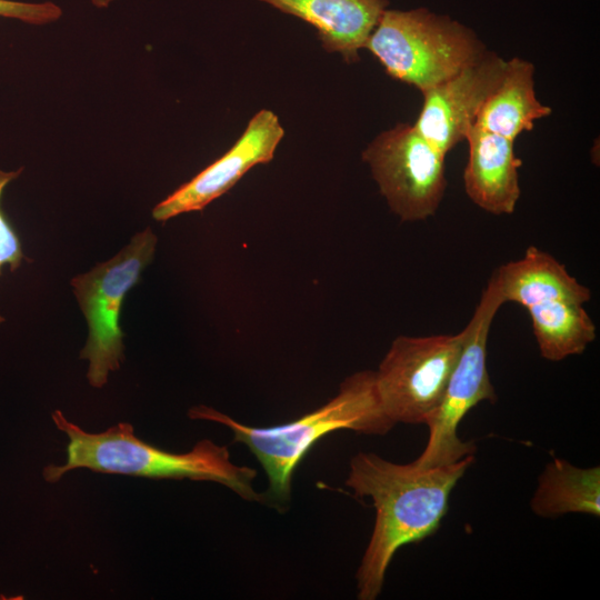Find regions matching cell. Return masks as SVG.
<instances>
[{
	"label": "cell",
	"mask_w": 600,
	"mask_h": 600,
	"mask_svg": "<svg viewBox=\"0 0 600 600\" xmlns=\"http://www.w3.org/2000/svg\"><path fill=\"white\" fill-rule=\"evenodd\" d=\"M503 303L492 274L464 328L462 350L441 403L426 422L429 438L421 454L412 461L416 466L433 468L474 454V444L462 441L457 429L464 416L478 403L497 400L487 369V343L491 323Z\"/></svg>",
	"instance_id": "6"
},
{
	"label": "cell",
	"mask_w": 600,
	"mask_h": 600,
	"mask_svg": "<svg viewBox=\"0 0 600 600\" xmlns=\"http://www.w3.org/2000/svg\"><path fill=\"white\" fill-rule=\"evenodd\" d=\"M493 274L503 302L529 312L542 358L561 361L583 353L594 341L596 324L584 309L591 291L553 256L531 246Z\"/></svg>",
	"instance_id": "4"
},
{
	"label": "cell",
	"mask_w": 600,
	"mask_h": 600,
	"mask_svg": "<svg viewBox=\"0 0 600 600\" xmlns=\"http://www.w3.org/2000/svg\"><path fill=\"white\" fill-rule=\"evenodd\" d=\"M381 194L401 221L432 217L446 192V154L413 124L381 132L362 152Z\"/></svg>",
	"instance_id": "9"
},
{
	"label": "cell",
	"mask_w": 600,
	"mask_h": 600,
	"mask_svg": "<svg viewBox=\"0 0 600 600\" xmlns=\"http://www.w3.org/2000/svg\"><path fill=\"white\" fill-rule=\"evenodd\" d=\"M506 62L487 50L451 78L421 92L423 103L414 128L447 156L474 124L482 103L500 82Z\"/></svg>",
	"instance_id": "10"
},
{
	"label": "cell",
	"mask_w": 600,
	"mask_h": 600,
	"mask_svg": "<svg viewBox=\"0 0 600 600\" xmlns=\"http://www.w3.org/2000/svg\"><path fill=\"white\" fill-rule=\"evenodd\" d=\"M188 414L191 419L228 427L233 432V441L248 447L268 477L269 486L262 501L276 506L290 500L293 472L321 438L343 429L384 436L396 424L383 410L376 373L370 370L352 373L341 382L338 394L330 401L279 426H247L206 406L193 407Z\"/></svg>",
	"instance_id": "2"
},
{
	"label": "cell",
	"mask_w": 600,
	"mask_h": 600,
	"mask_svg": "<svg viewBox=\"0 0 600 600\" xmlns=\"http://www.w3.org/2000/svg\"><path fill=\"white\" fill-rule=\"evenodd\" d=\"M156 244L157 237L147 228L113 258L71 280L89 327L80 358L89 360L87 377L92 387H103L109 372L120 368L124 336L120 327L122 303L151 262Z\"/></svg>",
	"instance_id": "7"
},
{
	"label": "cell",
	"mask_w": 600,
	"mask_h": 600,
	"mask_svg": "<svg viewBox=\"0 0 600 600\" xmlns=\"http://www.w3.org/2000/svg\"><path fill=\"white\" fill-rule=\"evenodd\" d=\"M464 336L463 329L392 341L374 373L381 404L394 423L426 424L441 403Z\"/></svg>",
	"instance_id": "8"
},
{
	"label": "cell",
	"mask_w": 600,
	"mask_h": 600,
	"mask_svg": "<svg viewBox=\"0 0 600 600\" xmlns=\"http://www.w3.org/2000/svg\"><path fill=\"white\" fill-rule=\"evenodd\" d=\"M531 510L542 518L567 513L600 516V469L578 468L554 458L541 472Z\"/></svg>",
	"instance_id": "15"
},
{
	"label": "cell",
	"mask_w": 600,
	"mask_h": 600,
	"mask_svg": "<svg viewBox=\"0 0 600 600\" xmlns=\"http://www.w3.org/2000/svg\"><path fill=\"white\" fill-rule=\"evenodd\" d=\"M534 67L514 57L506 62L503 76L482 103L474 124L514 141L523 131H531L534 121L552 110L536 97Z\"/></svg>",
	"instance_id": "14"
},
{
	"label": "cell",
	"mask_w": 600,
	"mask_h": 600,
	"mask_svg": "<svg viewBox=\"0 0 600 600\" xmlns=\"http://www.w3.org/2000/svg\"><path fill=\"white\" fill-rule=\"evenodd\" d=\"M61 9L52 2L30 3L14 0H0V17L18 19L23 22L42 24L57 20Z\"/></svg>",
	"instance_id": "17"
},
{
	"label": "cell",
	"mask_w": 600,
	"mask_h": 600,
	"mask_svg": "<svg viewBox=\"0 0 600 600\" xmlns=\"http://www.w3.org/2000/svg\"><path fill=\"white\" fill-rule=\"evenodd\" d=\"M469 146L463 186L469 199L492 214L513 213L520 198L519 168L513 142L473 124L466 134Z\"/></svg>",
	"instance_id": "12"
},
{
	"label": "cell",
	"mask_w": 600,
	"mask_h": 600,
	"mask_svg": "<svg viewBox=\"0 0 600 600\" xmlns=\"http://www.w3.org/2000/svg\"><path fill=\"white\" fill-rule=\"evenodd\" d=\"M294 16L318 32L322 47L339 52L349 62L359 60V50L387 9V0H259Z\"/></svg>",
	"instance_id": "13"
},
{
	"label": "cell",
	"mask_w": 600,
	"mask_h": 600,
	"mask_svg": "<svg viewBox=\"0 0 600 600\" xmlns=\"http://www.w3.org/2000/svg\"><path fill=\"white\" fill-rule=\"evenodd\" d=\"M364 48L390 77L421 92L451 78L487 51L470 28L426 8L386 9Z\"/></svg>",
	"instance_id": "5"
},
{
	"label": "cell",
	"mask_w": 600,
	"mask_h": 600,
	"mask_svg": "<svg viewBox=\"0 0 600 600\" xmlns=\"http://www.w3.org/2000/svg\"><path fill=\"white\" fill-rule=\"evenodd\" d=\"M22 169L17 171H3L0 169V201L6 187L19 177ZM24 259L21 241L14 228L11 226L0 207V274L4 266L11 271L17 270ZM4 318L0 314V323Z\"/></svg>",
	"instance_id": "16"
},
{
	"label": "cell",
	"mask_w": 600,
	"mask_h": 600,
	"mask_svg": "<svg viewBox=\"0 0 600 600\" xmlns=\"http://www.w3.org/2000/svg\"><path fill=\"white\" fill-rule=\"evenodd\" d=\"M473 461L470 454L450 464L421 468L370 452L352 457L346 486L358 498H371L376 509L371 538L356 574L358 599H377L394 553L438 530L451 491Z\"/></svg>",
	"instance_id": "1"
},
{
	"label": "cell",
	"mask_w": 600,
	"mask_h": 600,
	"mask_svg": "<svg viewBox=\"0 0 600 600\" xmlns=\"http://www.w3.org/2000/svg\"><path fill=\"white\" fill-rule=\"evenodd\" d=\"M56 427L68 438L67 461L43 469L46 481H59L74 469L94 472L147 477L153 479H190L213 481L228 487L242 499L262 501L252 482L257 471L237 466L227 446L203 439L188 452L176 453L148 443L134 433L130 423L120 422L99 433L82 430L60 410L52 412Z\"/></svg>",
	"instance_id": "3"
},
{
	"label": "cell",
	"mask_w": 600,
	"mask_h": 600,
	"mask_svg": "<svg viewBox=\"0 0 600 600\" xmlns=\"http://www.w3.org/2000/svg\"><path fill=\"white\" fill-rule=\"evenodd\" d=\"M283 134L277 114L260 110L222 157L158 203L152 217L167 221L181 213L202 210L230 190L252 167L271 161Z\"/></svg>",
	"instance_id": "11"
}]
</instances>
